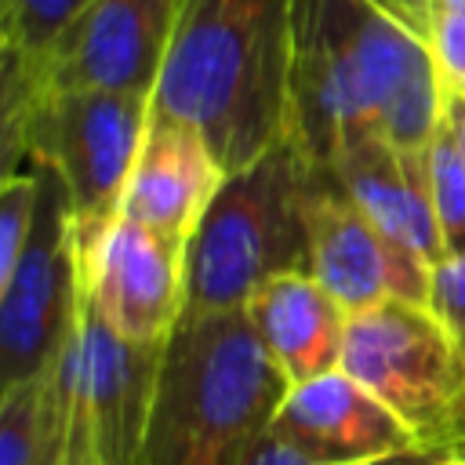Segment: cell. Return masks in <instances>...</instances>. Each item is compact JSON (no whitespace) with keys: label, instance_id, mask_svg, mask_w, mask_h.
Masks as SVG:
<instances>
[{"label":"cell","instance_id":"5bb4252c","mask_svg":"<svg viewBox=\"0 0 465 465\" xmlns=\"http://www.w3.org/2000/svg\"><path fill=\"white\" fill-rule=\"evenodd\" d=\"M320 171H327L385 236L414 251L421 262L436 269L447 258L425 189V156L411 160L396 153L381 134H367Z\"/></svg>","mask_w":465,"mask_h":465},{"label":"cell","instance_id":"4fadbf2b","mask_svg":"<svg viewBox=\"0 0 465 465\" xmlns=\"http://www.w3.org/2000/svg\"><path fill=\"white\" fill-rule=\"evenodd\" d=\"M243 312L287 389L341 367L349 312L309 269L269 276Z\"/></svg>","mask_w":465,"mask_h":465},{"label":"cell","instance_id":"3957f363","mask_svg":"<svg viewBox=\"0 0 465 465\" xmlns=\"http://www.w3.org/2000/svg\"><path fill=\"white\" fill-rule=\"evenodd\" d=\"M316 163L283 138L225 174L185 247V312H232L276 272L305 269V193Z\"/></svg>","mask_w":465,"mask_h":465},{"label":"cell","instance_id":"9c48e42d","mask_svg":"<svg viewBox=\"0 0 465 465\" xmlns=\"http://www.w3.org/2000/svg\"><path fill=\"white\" fill-rule=\"evenodd\" d=\"M305 269L349 316L381 302L429 305L432 294V265L385 236L320 167L305 193Z\"/></svg>","mask_w":465,"mask_h":465},{"label":"cell","instance_id":"cb8c5ba5","mask_svg":"<svg viewBox=\"0 0 465 465\" xmlns=\"http://www.w3.org/2000/svg\"><path fill=\"white\" fill-rule=\"evenodd\" d=\"M447 450H458V454H465V421H461V429H458V436H454V443H450Z\"/></svg>","mask_w":465,"mask_h":465},{"label":"cell","instance_id":"d6986e66","mask_svg":"<svg viewBox=\"0 0 465 465\" xmlns=\"http://www.w3.org/2000/svg\"><path fill=\"white\" fill-rule=\"evenodd\" d=\"M429 309L440 316V323L447 327L454 349L465 360V254H447L432 269Z\"/></svg>","mask_w":465,"mask_h":465},{"label":"cell","instance_id":"5b68a950","mask_svg":"<svg viewBox=\"0 0 465 465\" xmlns=\"http://www.w3.org/2000/svg\"><path fill=\"white\" fill-rule=\"evenodd\" d=\"M341 371L392 407L421 447H450L465 421V360L429 305L381 302L349 316Z\"/></svg>","mask_w":465,"mask_h":465},{"label":"cell","instance_id":"8fae6325","mask_svg":"<svg viewBox=\"0 0 465 465\" xmlns=\"http://www.w3.org/2000/svg\"><path fill=\"white\" fill-rule=\"evenodd\" d=\"M269 429L312 465H363L421 447L407 421L341 367L291 385Z\"/></svg>","mask_w":465,"mask_h":465},{"label":"cell","instance_id":"30bf717a","mask_svg":"<svg viewBox=\"0 0 465 465\" xmlns=\"http://www.w3.org/2000/svg\"><path fill=\"white\" fill-rule=\"evenodd\" d=\"M80 294L109 331L134 345H163L185 312V247L116 214L76 243Z\"/></svg>","mask_w":465,"mask_h":465},{"label":"cell","instance_id":"7402d4cb","mask_svg":"<svg viewBox=\"0 0 465 465\" xmlns=\"http://www.w3.org/2000/svg\"><path fill=\"white\" fill-rule=\"evenodd\" d=\"M65 465H98V454L91 447V436H87V429L76 418L69 421V461Z\"/></svg>","mask_w":465,"mask_h":465},{"label":"cell","instance_id":"9a60e30c","mask_svg":"<svg viewBox=\"0 0 465 465\" xmlns=\"http://www.w3.org/2000/svg\"><path fill=\"white\" fill-rule=\"evenodd\" d=\"M91 0H0V65L33 73L51 44L84 15Z\"/></svg>","mask_w":465,"mask_h":465},{"label":"cell","instance_id":"44dd1931","mask_svg":"<svg viewBox=\"0 0 465 465\" xmlns=\"http://www.w3.org/2000/svg\"><path fill=\"white\" fill-rule=\"evenodd\" d=\"M363 465H443V447H411L378 461H363Z\"/></svg>","mask_w":465,"mask_h":465},{"label":"cell","instance_id":"e0dca14e","mask_svg":"<svg viewBox=\"0 0 465 465\" xmlns=\"http://www.w3.org/2000/svg\"><path fill=\"white\" fill-rule=\"evenodd\" d=\"M36 203H40V171L29 163V171L4 174L0 182V283L18 265L33 225H36Z\"/></svg>","mask_w":465,"mask_h":465},{"label":"cell","instance_id":"ba28073f","mask_svg":"<svg viewBox=\"0 0 465 465\" xmlns=\"http://www.w3.org/2000/svg\"><path fill=\"white\" fill-rule=\"evenodd\" d=\"M163 345H134L120 338L80 294L76 331L58 367L69 389L73 418L87 429L98 465H138Z\"/></svg>","mask_w":465,"mask_h":465},{"label":"cell","instance_id":"52a82bcc","mask_svg":"<svg viewBox=\"0 0 465 465\" xmlns=\"http://www.w3.org/2000/svg\"><path fill=\"white\" fill-rule=\"evenodd\" d=\"M36 167V163H33ZM40 171L33 236L0 283V378L4 385L44 378L65 352L80 309L76 222L62 178Z\"/></svg>","mask_w":465,"mask_h":465},{"label":"cell","instance_id":"ac0fdd59","mask_svg":"<svg viewBox=\"0 0 465 465\" xmlns=\"http://www.w3.org/2000/svg\"><path fill=\"white\" fill-rule=\"evenodd\" d=\"M421 47L447 94H465V11L440 15L425 33Z\"/></svg>","mask_w":465,"mask_h":465},{"label":"cell","instance_id":"603a6c76","mask_svg":"<svg viewBox=\"0 0 465 465\" xmlns=\"http://www.w3.org/2000/svg\"><path fill=\"white\" fill-rule=\"evenodd\" d=\"M447 127L461 149V160H465V94H447Z\"/></svg>","mask_w":465,"mask_h":465},{"label":"cell","instance_id":"7a4b0ae2","mask_svg":"<svg viewBox=\"0 0 465 465\" xmlns=\"http://www.w3.org/2000/svg\"><path fill=\"white\" fill-rule=\"evenodd\" d=\"M283 392L243 309L182 312L163 345L138 465H232Z\"/></svg>","mask_w":465,"mask_h":465},{"label":"cell","instance_id":"d4e9b609","mask_svg":"<svg viewBox=\"0 0 465 465\" xmlns=\"http://www.w3.org/2000/svg\"><path fill=\"white\" fill-rule=\"evenodd\" d=\"M443 465H465V454H458V450H443Z\"/></svg>","mask_w":465,"mask_h":465},{"label":"cell","instance_id":"277c9868","mask_svg":"<svg viewBox=\"0 0 465 465\" xmlns=\"http://www.w3.org/2000/svg\"><path fill=\"white\" fill-rule=\"evenodd\" d=\"M153 120V98L120 91H47L25 113L4 124V174L18 160L62 178L76 243L98 236L124 203L131 167Z\"/></svg>","mask_w":465,"mask_h":465},{"label":"cell","instance_id":"ffe728a7","mask_svg":"<svg viewBox=\"0 0 465 465\" xmlns=\"http://www.w3.org/2000/svg\"><path fill=\"white\" fill-rule=\"evenodd\" d=\"M232 465H312V461H305L298 450H291L280 436H272V429L265 425L262 432H254L247 443H243V450L236 454V461Z\"/></svg>","mask_w":465,"mask_h":465},{"label":"cell","instance_id":"7c38bea8","mask_svg":"<svg viewBox=\"0 0 465 465\" xmlns=\"http://www.w3.org/2000/svg\"><path fill=\"white\" fill-rule=\"evenodd\" d=\"M222 182L225 167L218 163L203 134L182 120L153 113L124 189L120 214L178 247H189Z\"/></svg>","mask_w":465,"mask_h":465},{"label":"cell","instance_id":"2e32d148","mask_svg":"<svg viewBox=\"0 0 465 465\" xmlns=\"http://www.w3.org/2000/svg\"><path fill=\"white\" fill-rule=\"evenodd\" d=\"M425 189L447 254H465V160L447 127V116L425 153Z\"/></svg>","mask_w":465,"mask_h":465},{"label":"cell","instance_id":"8992f818","mask_svg":"<svg viewBox=\"0 0 465 465\" xmlns=\"http://www.w3.org/2000/svg\"><path fill=\"white\" fill-rule=\"evenodd\" d=\"M182 0H91L33 73H0L4 124L47 91H120L153 98Z\"/></svg>","mask_w":465,"mask_h":465},{"label":"cell","instance_id":"6da1fadb","mask_svg":"<svg viewBox=\"0 0 465 465\" xmlns=\"http://www.w3.org/2000/svg\"><path fill=\"white\" fill-rule=\"evenodd\" d=\"M298 0H182L153 113L203 134L225 174L291 138Z\"/></svg>","mask_w":465,"mask_h":465}]
</instances>
